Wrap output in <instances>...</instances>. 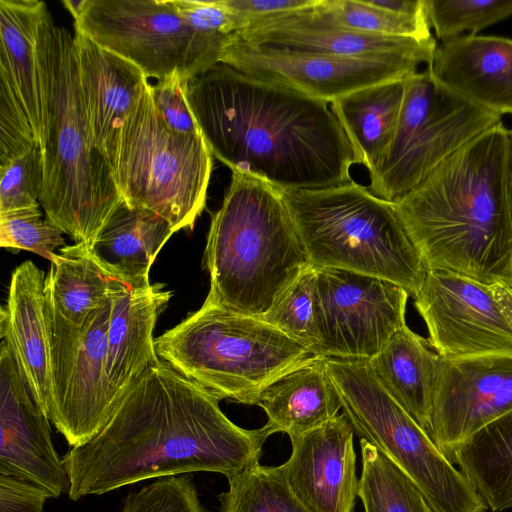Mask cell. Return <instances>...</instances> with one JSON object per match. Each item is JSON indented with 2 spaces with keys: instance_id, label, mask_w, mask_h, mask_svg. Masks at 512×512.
I'll use <instances>...</instances> for the list:
<instances>
[{
  "instance_id": "obj_1",
  "label": "cell",
  "mask_w": 512,
  "mask_h": 512,
  "mask_svg": "<svg viewBox=\"0 0 512 512\" xmlns=\"http://www.w3.org/2000/svg\"><path fill=\"white\" fill-rule=\"evenodd\" d=\"M219 401L158 357L123 393L99 432L62 459L70 499L191 472L229 478L259 464L272 434L265 425L249 430L234 424Z\"/></svg>"
},
{
  "instance_id": "obj_2",
  "label": "cell",
  "mask_w": 512,
  "mask_h": 512,
  "mask_svg": "<svg viewBox=\"0 0 512 512\" xmlns=\"http://www.w3.org/2000/svg\"><path fill=\"white\" fill-rule=\"evenodd\" d=\"M187 99L212 155L281 191L352 181L351 144L329 103L219 63L191 79Z\"/></svg>"
},
{
  "instance_id": "obj_3",
  "label": "cell",
  "mask_w": 512,
  "mask_h": 512,
  "mask_svg": "<svg viewBox=\"0 0 512 512\" xmlns=\"http://www.w3.org/2000/svg\"><path fill=\"white\" fill-rule=\"evenodd\" d=\"M510 130L488 129L394 203L427 270L512 287V216L506 190Z\"/></svg>"
},
{
  "instance_id": "obj_4",
  "label": "cell",
  "mask_w": 512,
  "mask_h": 512,
  "mask_svg": "<svg viewBox=\"0 0 512 512\" xmlns=\"http://www.w3.org/2000/svg\"><path fill=\"white\" fill-rule=\"evenodd\" d=\"M37 56L46 121L39 202L48 220L91 249L123 199L92 139L74 36L55 25L49 11L39 27Z\"/></svg>"
},
{
  "instance_id": "obj_5",
  "label": "cell",
  "mask_w": 512,
  "mask_h": 512,
  "mask_svg": "<svg viewBox=\"0 0 512 512\" xmlns=\"http://www.w3.org/2000/svg\"><path fill=\"white\" fill-rule=\"evenodd\" d=\"M204 264L208 296L261 318L310 265L282 191L232 172L222 205L211 215Z\"/></svg>"
},
{
  "instance_id": "obj_6",
  "label": "cell",
  "mask_w": 512,
  "mask_h": 512,
  "mask_svg": "<svg viewBox=\"0 0 512 512\" xmlns=\"http://www.w3.org/2000/svg\"><path fill=\"white\" fill-rule=\"evenodd\" d=\"M282 193L312 266L375 276L417 295L428 270L394 203L353 180Z\"/></svg>"
},
{
  "instance_id": "obj_7",
  "label": "cell",
  "mask_w": 512,
  "mask_h": 512,
  "mask_svg": "<svg viewBox=\"0 0 512 512\" xmlns=\"http://www.w3.org/2000/svg\"><path fill=\"white\" fill-rule=\"evenodd\" d=\"M157 356L220 400L255 405L280 375L314 357L260 317L207 295L202 306L155 338Z\"/></svg>"
},
{
  "instance_id": "obj_8",
  "label": "cell",
  "mask_w": 512,
  "mask_h": 512,
  "mask_svg": "<svg viewBox=\"0 0 512 512\" xmlns=\"http://www.w3.org/2000/svg\"><path fill=\"white\" fill-rule=\"evenodd\" d=\"M150 83L131 107L118 137L113 179L123 201L193 230L205 208L212 153L203 135L170 132L154 105Z\"/></svg>"
},
{
  "instance_id": "obj_9",
  "label": "cell",
  "mask_w": 512,
  "mask_h": 512,
  "mask_svg": "<svg viewBox=\"0 0 512 512\" xmlns=\"http://www.w3.org/2000/svg\"><path fill=\"white\" fill-rule=\"evenodd\" d=\"M325 366L354 431L415 481L434 512H486L471 482L384 390L368 360L325 358Z\"/></svg>"
},
{
  "instance_id": "obj_10",
  "label": "cell",
  "mask_w": 512,
  "mask_h": 512,
  "mask_svg": "<svg viewBox=\"0 0 512 512\" xmlns=\"http://www.w3.org/2000/svg\"><path fill=\"white\" fill-rule=\"evenodd\" d=\"M501 122L500 115L440 83L427 66L405 79L394 137L369 176V190L398 202L445 159Z\"/></svg>"
},
{
  "instance_id": "obj_11",
  "label": "cell",
  "mask_w": 512,
  "mask_h": 512,
  "mask_svg": "<svg viewBox=\"0 0 512 512\" xmlns=\"http://www.w3.org/2000/svg\"><path fill=\"white\" fill-rule=\"evenodd\" d=\"M74 29L130 61L147 79L180 70L190 81L220 63L234 38L190 27L174 0H85Z\"/></svg>"
},
{
  "instance_id": "obj_12",
  "label": "cell",
  "mask_w": 512,
  "mask_h": 512,
  "mask_svg": "<svg viewBox=\"0 0 512 512\" xmlns=\"http://www.w3.org/2000/svg\"><path fill=\"white\" fill-rule=\"evenodd\" d=\"M111 299L80 325L65 321L48 303L51 403L49 420L73 448L87 443L116 405L106 374Z\"/></svg>"
},
{
  "instance_id": "obj_13",
  "label": "cell",
  "mask_w": 512,
  "mask_h": 512,
  "mask_svg": "<svg viewBox=\"0 0 512 512\" xmlns=\"http://www.w3.org/2000/svg\"><path fill=\"white\" fill-rule=\"evenodd\" d=\"M414 305L441 358L512 354L511 286L428 270Z\"/></svg>"
},
{
  "instance_id": "obj_14",
  "label": "cell",
  "mask_w": 512,
  "mask_h": 512,
  "mask_svg": "<svg viewBox=\"0 0 512 512\" xmlns=\"http://www.w3.org/2000/svg\"><path fill=\"white\" fill-rule=\"evenodd\" d=\"M434 56L396 53L361 57L336 56L265 47L236 35L220 63L268 84L331 103L360 89L402 80L430 65Z\"/></svg>"
},
{
  "instance_id": "obj_15",
  "label": "cell",
  "mask_w": 512,
  "mask_h": 512,
  "mask_svg": "<svg viewBox=\"0 0 512 512\" xmlns=\"http://www.w3.org/2000/svg\"><path fill=\"white\" fill-rule=\"evenodd\" d=\"M315 297L322 357L369 361L406 325L409 294L382 278L316 268Z\"/></svg>"
},
{
  "instance_id": "obj_16",
  "label": "cell",
  "mask_w": 512,
  "mask_h": 512,
  "mask_svg": "<svg viewBox=\"0 0 512 512\" xmlns=\"http://www.w3.org/2000/svg\"><path fill=\"white\" fill-rule=\"evenodd\" d=\"M38 0H0V155L42 148L46 121L37 40L48 12Z\"/></svg>"
},
{
  "instance_id": "obj_17",
  "label": "cell",
  "mask_w": 512,
  "mask_h": 512,
  "mask_svg": "<svg viewBox=\"0 0 512 512\" xmlns=\"http://www.w3.org/2000/svg\"><path fill=\"white\" fill-rule=\"evenodd\" d=\"M510 410L512 354L456 360L440 357L427 433L447 457Z\"/></svg>"
},
{
  "instance_id": "obj_18",
  "label": "cell",
  "mask_w": 512,
  "mask_h": 512,
  "mask_svg": "<svg viewBox=\"0 0 512 512\" xmlns=\"http://www.w3.org/2000/svg\"><path fill=\"white\" fill-rule=\"evenodd\" d=\"M0 474L31 482L56 498L70 480L50 436L49 418L34 400L10 344L0 345Z\"/></svg>"
},
{
  "instance_id": "obj_19",
  "label": "cell",
  "mask_w": 512,
  "mask_h": 512,
  "mask_svg": "<svg viewBox=\"0 0 512 512\" xmlns=\"http://www.w3.org/2000/svg\"><path fill=\"white\" fill-rule=\"evenodd\" d=\"M353 434L343 413L290 438L292 453L280 468L310 512H353L359 483Z\"/></svg>"
},
{
  "instance_id": "obj_20",
  "label": "cell",
  "mask_w": 512,
  "mask_h": 512,
  "mask_svg": "<svg viewBox=\"0 0 512 512\" xmlns=\"http://www.w3.org/2000/svg\"><path fill=\"white\" fill-rule=\"evenodd\" d=\"M315 5L255 20L238 36L254 45L336 56L435 54L434 38L418 41L363 33L340 25Z\"/></svg>"
},
{
  "instance_id": "obj_21",
  "label": "cell",
  "mask_w": 512,
  "mask_h": 512,
  "mask_svg": "<svg viewBox=\"0 0 512 512\" xmlns=\"http://www.w3.org/2000/svg\"><path fill=\"white\" fill-rule=\"evenodd\" d=\"M73 36L87 122L113 176L119 132L149 81L136 65L100 47L80 31L75 30Z\"/></svg>"
},
{
  "instance_id": "obj_22",
  "label": "cell",
  "mask_w": 512,
  "mask_h": 512,
  "mask_svg": "<svg viewBox=\"0 0 512 512\" xmlns=\"http://www.w3.org/2000/svg\"><path fill=\"white\" fill-rule=\"evenodd\" d=\"M171 297L172 292L162 283L117 282L111 296L106 359V374L116 403L158 358L153 332Z\"/></svg>"
},
{
  "instance_id": "obj_23",
  "label": "cell",
  "mask_w": 512,
  "mask_h": 512,
  "mask_svg": "<svg viewBox=\"0 0 512 512\" xmlns=\"http://www.w3.org/2000/svg\"><path fill=\"white\" fill-rule=\"evenodd\" d=\"M428 66L440 83L468 101L512 115V39L468 34L442 41Z\"/></svg>"
},
{
  "instance_id": "obj_24",
  "label": "cell",
  "mask_w": 512,
  "mask_h": 512,
  "mask_svg": "<svg viewBox=\"0 0 512 512\" xmlns=\"http://www.w3.org/2000/svg\"><path fill=\"white\" fill-rule=\"evenodd\" d=\"M0 336L10 344L34 400L48 417L51 370L45 277L31 261L12 272L7 301L0 309Z\"/></svg>"
},
{
  "instance_id": "obj_25",
  "label": "cell",
  "mask_w": 512,
  "mask_h": 512,
  "mask_svg": "<svg viewBox=\"0 0 512 512\" xmlns=\"http://www.w3.org/2000/svg\"><path fill=\"white\" fill-rule=\"evenodd\" d=\"M325 358H310L261 391L255 405L265 411V426L271 434L282 432L293 438L338 415L341 404L326 371Z\"/></svg>"
},
{
  "instance_id": "obj_26",
  "label": "cell",
  "mask_w": 512,
  "mask_h": 512,
  "mask_svg": "<svg viewBox=\"0 0 512 512\" xmlns=\"http://www.w3.org/2000/svg\"><path fill=\"white\" fill-rule=\"evenodd\" d=\"M440 356L407 325L369 360L384 390L427 432Z\"/></svg>"
},
{
  "instance_id": "obj_27",
  "label": "cell",
  "mask_w": 512,
  "mask_h": 512,
  "mask_svg": "<svg viewBox=\"0 0 512 512\" xmlns=\"http://www.w3.org/2000/svg\"><path fill=\"white\" fill-rule=\"evenodd\" d=\"M175 233L160 215L124 201L112 213L91 251L115 277L127 283L149 281L150 268Z\"/></svg>"
},
{
  "instance_id": "obj_28",
  "label": "cell",
  "mask_w": 512,
  "mask_h": 512,
  "mask_svg": "<svg viewBox=\"0 0 512 512\" xmlns=\"http://www.w3.org/2000/svg\"><path fill=\"white\" fill-rule=\"evenodd\" d=\"M405 79L369 86L338 98L330 107L354 152L356 164L372 175L394 137Z\"/></svg>"
},
{
  "instance_id": "obj_29",
  "label": "cell",
  "mask_w": 512,
  "mask_h": 512,
  "mask_svg": "<svg viewBox=\"0 0 512 512\" xmlns=\"http://www.w3.org/2000/svg\"><path fill=\"white\" fill-rule=\"evenodd\" d=\"M58 252L45 277L46 298L65 321L80 325L111 299L121 279L112 275L84 244L65 245Z\"/></svg>"
},
{
  "instance_id": "obj_30",
  "label": "cell",
  "mask_w": 512,
  "mask_h": 512,
  "mask_svg": "<svg viewBox=\"0 0 512 512\" xmlns=\"http://www.w3.org/2000/svg\"><path fill=\"white\" fill-rule=\"evenodd\" d=\"M474 486L488 509L512 508V410L458 445L448 457Z\"/></svg>"
},
{
  "instance_id": "obj_31",
  "label": "cell",
  "mask_w": 512,
  "mask_h": 512,
  "mask_svg": "<svg viewBox=\"0 0 512 512\" xmlns=\"http://www.w3.org/2000/svg\"><path fill=\"white\" fill-rule=\"evenodd\" d=\"M358 497L365 512H434L415 481L390 457L360 440Z\"/></svg>"
},
{
  "instance_id": "obj_32",
  "label": "cell",
  "mask_w": 512,
  "mask_h": 512,
  "mask_svg": "<svg viewBox=\"0 0 512 512\" xmlns=\"http://www.w3.org/2000/svg\"><path fill=\"white\" fill-rule=\"evenodd\" d=\"M220 512H310L291 491L280 466L256 464L228 478Z\"/></svg>"
},
{
  "instance_id": "obj_33",
  "label": "cell",
  "mask_w": 512,
  "mask_h": 512,
  "mask_svg": "<svg viewBox=\"0 0 512 512\" xmlns=\"http://www.w3.org/2000/svg\"><path fill=\"white\" fill-rule=\"evenodd\" d=\"M316 268L308 265L261 317L286 336L322 357L315 297Z\"/></svg>"
},
{
  "instance_id": "obj_34",
  "label": "cell",
  "mask_w": 512,
  "mask_h": 512,
  "mask_svg": "<svg viewBox=\"0 0 512 512\" xmlns=\"http://www.w3.org/2000/svg\"><path fill=\"white\" fill-rule=\"evenodd\" d=\"M315 7L340 25L363 33L426 41L434 38L426 14L405 15L367 0H318Z\"/></svg>"
},
{
  "instance_id": "obj_35",
  "label": "cell",
  "mask_w": 512,
  "mask_h": 512,
  "mask_svg": "<svg viewBox=\"0 0 512 512\" xmlns=\"http://www.w3.org/2000/svg\"><path fill=\"white\" fill-rule=\"evenodd\" d=\"M430 26L446 41L477 32L512 16V0H425Z\"/></svg>"
},
{
  "instance_id": "obj_36",
  "label": "cell",
  "mask_w": 512,
  "mask_h": 512,
  "mask_svg": "<svg viewBox=\"0 0 512 512\" xmlns=\"http://www.w3.org/2000/svg\"><path fill=\"white\" fill-rule=\"evenodd\" d=\"M41 206L0 213V245L26 250L50 262L65 246L63 231L43 216Z\"/></svg>"
},
{
  "instance_id": "obj_37",
  "label": "cell",
  "mask_w": 512,
  "mask_h": 512,
  "mask_svg": "<svg viewBox=\"0 0 512 512\" xmlns=\"http://www.w3.org/2000/svg\"><path fill=\"white\" fill-rule=\"evenodd\" d=\"M0 213L41 206L43 155L40 145L0 163Z\"/></svg>"
},
{
  "instance_id": "obj_38",
  "label": "cell",
  "mask_w": 512,
  "mask_h": 512,
  "mask_svg": "<svg viewBox=\"0 0 512 512\" xmlns=\"http://www.w3.org/2000/svg\"><path fill=\"white\" fill-rule=\"evenodd\" d=\"M121 512H206L189 475L158 478L124 501Z\"/></svg>"
},
{
  "instance_id": "obj_39",
  "label": "cell",
  "mask_w": 512,
  "mask_h": 512,
  "mask_svg": "<svg viewBox=\"0 0 512 512\" xmlns=\"http://www.w3.org/2000/svg\"><path fill=\"white\" fill-rule=\"evenodd\" d=\"M189 80L175 70L150 85L156 110L167 129L180 136L202 135L190 108L187 93Z\"/></svg>"
},
{
  "instance_id": "obj_40",
  "label": "cell",
  "mask_w": 512,
  "mask_h": 512,
  "mask_svg": "<svg viewBox=\"0 0 512 512\" xmlns=\"http://www.w3.org/2000/svg\"><path fill=\"white\" fill-rule=\"evenodd\" d=\"M184 21L194 30L233 38L239 33L235 15L225 0H174Z\"/></svg>"
},
{
  "instance_id": "obj_41",
  "label": "cell",
  "mask_w": 512,
  "mask_h": 512,
  "mask_svg": "<svg viewBox=\"0 0 512 512\" xmlns=\"http://www.w3.org/2000/svg\"><path fill=\"white\" fill-rule=\"evenodd\" d=\"M50 497L48 491L31 482L0 474V512H43Z\"/></svg>"
},
{
  "instance_id": "obj_42",
  "label": "cell",
  "mask_w": 512,
  "mask_h": 512,
  "mask_svg": "<svg viewBox=\"0 0 512 512\" xmlns=\"http://www.w3.org/2000/svg\"><path fill=\"white\" fill-rule=\"evenodd\" d=\"M233 12L239 33L247 25L259 20L290 11L313 7L318 0H225ZM238 33V34H239Z\"/></svg>"
},
{
  "instance_id": "obj_43",
  "label": "cell",
  "mask_w": 512,
  "mask_h": 512,
  "mask_svg": "<svg viewBox=\"0 0 512 512\" xmlns=\"http://www.w3.org/2000/svg\"><path fill=\"white\" fill-rule=\"evenodd\" d=\"M506 190L509 208L512 216V130H510V143L506 164Z\"/></svg>"
}]
</instances>
